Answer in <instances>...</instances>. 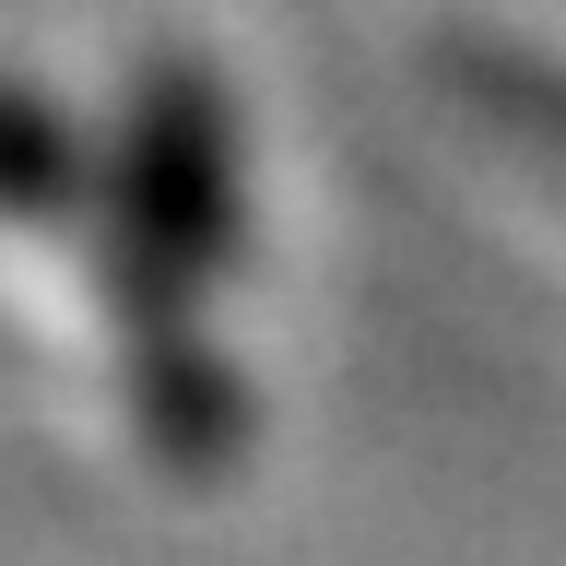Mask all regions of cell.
<instances>
[{
  "label": "cell",
  "instance_id": "1",
  "mask_svg": "<svg viewBox=\"0 0 566 566\" xmlns=\"http://www.w3.org/2000/svg\"><path fill=\"white\" fill-rule=\"evenodd\" d=\"M237 106L212 60H142L118 142L71 212V248L95 260L106 343L130 378V424L177 484H224L248 449V389L212 343V283L237 260Z\"/></svg>",
  "mask_w": 566,
  "mask_h": 566
},
{
  "label": "cell",
  "instance_id": "2",
  "mask_svg": "<svg viewBox=\"0 0 566 566\" xmlns=\"http://www.w3.org/2000/svg\"><path fill=\"white\" fill-rule=\"evenodd\" d=\"M437 83L495 154L555 177V201H566V60H531L507 35H437Z\"/></svg>",
  "mask_w": 566,
  "mask_h": 566
},
{
  "label": "cell",
  "instance_id": "3",
  "mask_svg": "<svg viewBox=\"0 0 566 566\" xmlns=\"http://www.w3.org/2000/svg\"><path fill=\"white\" fill-rule=\"evenodd\" d=\"M83 189H95V142L71 130L35 83H0V224H48V237H71Z\"/></svg>",
  "mask_w": 566,
  "mask_h": 566
}]
</instances>
